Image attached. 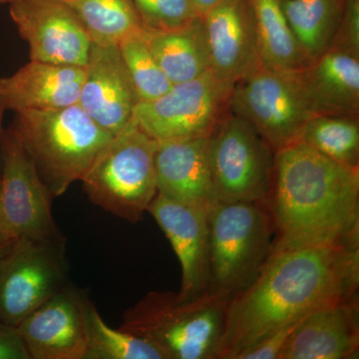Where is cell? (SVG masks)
Returning <instances> with one entry per match:
<instances>
[{
    "label": "cell",
    "instance_id": "6da1fadb",
    "mask_svg": "<svg viewBox=\"0 0 359 359\" xmlns=\"http://www.w3.org/2000/svg\"><path fill=\"white\" fill-rule=\"evenodd\" d=\"M358 259V243L273 252L255 282L229 302L219 359H235L314 309L356 294Z\"/></svg>",
    "mask_w": 359,
    "mask_h": 359
},
{
    "label": "cell",
    "instance_id": "7a4b0ae2",
    "mask_svg": "<svg viewBox=\"0 0 359 359\" xmlns=\"http://www.w3.org/2000/svg\"><path fill=\"white\" fill-rule=\"evenodd\" d=\"M266 205L275 226L273 252L358 243L359 169L301 141L275 153Z\"/></svg>",
    "mask_w": 359,
    "mask_h": 359
},
{
    "label": "cell",
    "instance_id": "3957f363",
    "mask_svg": "<svg viewBox=\"0 0 359 359\" xmlns=\"http://www.w3.org/2000/svg\"><path fill=\"white\" fill-rule=\"evenodd\" d=\"M228 304L211 292L182 299L150 292L125 311L119 328L148 340L166 359H219Z\"/></svg>",
    "mask_w": 359,
    "mask_h": 359
},
{
    "label": "cell",
    "instance_id": "277c9868",
    "mask_svg": "<svg viewBox=\"0 0 359 359\" xmlns=\"http://www.w3.org/2000/svg\"><path fill=\"white\" fill-rule=\"evenodd\" d=\"M13 125L52 199L82 181L113 137L78 103L61 109L20 111Z\"/></svg>",
    "mask_w": 359,
    "mask_h": 359
},
{
    "label": "cell",
    "instance_id": "5b68a950",
    "mask_svg": "<svg viewBox=\"0 0 359 359\" xmlns=\"http://www.w3.org/2000/svg\"><path fill=\"white\" fill-rule=\"evenodd\" d=\"M209 292L230 302L273 254L276 231L263 203L217 202L209 210Z\"/></svg>",
    "mask_w": 359,
    "mask_h": 359
},
{
    "label": "cell",
    "instance_id": "8992f818",
    "mask_svg": "<svg viewBox=\"0 0 359 359\" xmlns=\"http://www.w3.org/2000/svg\"><path fill=\"white\" fill-rule=\"evenodd\" d=\"M157 147L158 142L132 117L82 179L92 204L129 223L142 221L158 193Z\"/></svg>",
    "mask_w": 359,
    "mask_h": 359
},
{
    "label": "cell",
    "instance_id": "52a82bcc",
    "mask_svg": "<svg viewBox=\"0 0 359 359\" xmlns=\"http://www.w3.org/2000/svg\"><path fill=\"white\" fill-rule=\"evenodd\" d=\"M230 106L275 152L299 141L304 125L313 116L297 71L262 63L233 84Z\"/></svg>",
    "mask_w": 359,
    "mask_h": 359
},
{
    "label": "cell",
    "instance_id": "ba28073f",
    "mask_svg": "<svg viewBox=\"0 0 359 359\" xmlns=\"http://www.w3.org/2000/svg\"><path fill=\"white\" fill-rule=\"evenodd\" d=\"M233 88L209 69L155 100L137 104L133 119L157 142L211 136L230 112Z\"/></svg>",
    "mask_w": 359,
    "mask_h": 359
},
{
    "label": "cell",
    "instance_id": "9c48e42d",
    "mask_svg": "<svg viewBox=\"0 0 359 359\" xmlns=\"http://www.w3.org/2000/svg\"><path fill=\"white\" fill-rule=\"evenodd\" d=\"M210 139L217 202L266 204L276 153L268 142L231 110Z\"/></svg>",
    "mask_w": 359,
    "mask_h": 359
},
{
    "label": "cell",
    "instance_id": "30bf717a",
    "mask_svg": "<svg viewBox=\"0 0 359 359\" xmlns=\"http://www.w3.org/2000/svg\"><path fill=\"white\" fill-rule=\"evenodd\" d=\"M0 231L11 240L66 242L52 216V198L14 125L0 146Z\"/></svg>",
    "mask_w": 359,
    "mask_h": 359
},
{
    "label": "cell",
    "instance_id": "8fae6325",
    "mask_svg": "<svg viewBox=\"0 0 359 359\" xmlns=\"http://www.w3.org/2000/svg\"><path fill=\"white\" fill-rule=\"evenodd\" d=\"M66 242L18 238L0 256V321L16 327L68 283Z\"/></svg>",
    "mask_w": 359,
    "mask_h": 359
},
{
    "label": "cell",
    "instance_id": "7c38bea8",
    "mask_svg": "<svg viewBox=\"0 0 359 359\" xmlns=\"http://www.w3.org/2000/svg\"><path fill=\"white\" fill-rule=\"evenodd\" d=\"M9 14L29 45L30 60L80 66L92 42L77 16L61 0H13Z\"/></svg>",
    "mask_w": 359,
    "mask_h": 359
},
{
    "label": "cell",
    "instance_id": "4fadbf2b",
    "mask_svg": "<svg viewBox=\"0 0 359 359\" xmlns=\"http://www.w3.org/2000/svg\"><path fill=\"white\" fill-rule=\"evenodd\" d=\"M87 295L69 283L16 327L30 359H84Z\"/></svg>",
    "mask_w": 359,
    "mask_h": 359
},
{
    "label": "cell",
    "instance_id": "5bb4252c",
    "mask_svg": "<svg viewBox=\"0 0 359 359\" xmlns=\"http://www.w3.org/2000/svg\"><path fill=\"white\" fill-rule=\"evenodd\" d=\"M78 104L101 128L119 133L133 117L136 93L117 45L92 43Z\"/></svg>",
    "mask_w": 359,
    "mask_h": 359
},
{
    "label": "cell",
    "instance_id": "9a60e30c",
    "mask_svg": "<svg viewBox=\"0 0 359 359\" xmlns=\"http://www.w3.org/2000/svg\"><path fill=\"white\" fill-rule=\"evenodd\" d=\"M148 212L164 231L182 269V299L209 292V210L181 204L157 193Z\"/></svg>",
    "mask_w": 359,
    "mask_h": 359
},
{
    "label": "cell",
    "instance_id": "2e32d148",
    "mask_svg": "<svg viewBox=\"0 0 359 359\" xmlns=\"http://www.w3.org/2000/svg\"><path fill=\"white\" fill-rule=\"evenodd\" d=\"M358 308L354 294L314 309L295 327L278 359L358 358Z\"/></svg>",
    "mask_w": 359,
    "mask_h": 359
},
{
    "label": "cell",
    "instance_id": "e0dca14e",
    "mask_svg": "<svg viewBox=\"0 0 359 359\" xmlns=\"http://www.w3.org/2000/svg\"><path fill=\"white\" fill-rule=\"evenodd\" d=\"M202 20L217 76L235 84L261 65L249 0H222Z\"/></svg>",
    "mask_w": 359,
    "mask_h": 359
},
{
    "label": "cell",
    "instance_id": "ac0fdd59",
    "mask_svg": "<svg viewBox=\"0 0 359 359\" xmlns=\"http://www.w3.org/2000/svg\"><path fill=\"white\" fill-rule=\"evenodd\" d=\"M210 137L158 142V194L181 204L210 210L216 204Z\"/></svg>",
    "mask_w": 359,
    "mask_h": 359
},
{
    "label": "cell",
    "instance_id": "d6986e66",
    "mask_svg": "<svg viewBox=\"0 0 359 359\" xmlns=\"http://www.w3.org/2000/svg\"><path fill=\"white\" fill-rule=\"evenodd\" d=\"M297 74L313 115L359 117V55L330 47Z\"/></svg>",
    "mask_w": 359,
    "mask_h": 359
},
{
    "label": "cell",
    "instance_id": "ffe728a7",
    "mask_svg": "<svg viewBox=\"0 0 359 359\" xmlns=\"http://www.w3.org/2000/svg\"><path fill=\"white\" fill-rule=\"evenodd\" d=\"M85 67L30 60L11 76L0 78L6 110H54L78 103Z\"/></svg>",
    "mask_w": 359,
    "mask_h": 359
},
{
    "label": "cell",
    "instance_id": "44dd1931",
    "mask_svg": "<svg viewBox=\"0 0 359 359\" xmlns=\"http://www.w3.org/2000/svg\"><path fill=\"white\" fill-rule=\"evenodd\" d=\"M144 37L172 84L183 83L211 69L209 47L202 18L168 32H149Z\"/></svg>",
    "mask_w": 359,
    "mask_h": 359
},
{
    "label": "cell",
    "instance_id": "7402d4cb",
    "mask_svg": "<svg viewBox=\"0 0 359 359\" xmlns=\"http://www.w3.org/2000/svg\"><path fill=\"white\" fill-rule=\"evenodd\" d=\"M262 65L297 71L308 65L290 29L280 0H249Z\"/></svg>",
    "mask_w": 359,
    "mask_h": 359
},
{
    "label": "cell",
    "instance_id": "603a6c76",
    "mask_svg": "<svg viewBox=\"0 0 359 359\" xmlns=\"http://www.w3.org/2000/svg\"><path fill=\"white\" fill-rule=\"evenodd\" d=\"M346 0H280L295 39L308 61L332 46Z\"/></svg>",
    "mask_w": 359,
    "mask_h": 359
},
{
    "label": "cell",
    "instance_id": "cb8c5ba5",
    "mask_svg": "<svg viewBox=\"0 0 359 359\" xmlns=\"http://www.w3.org/2000/svg\"><path fill=\"white\" fill-rule=\"evenodd\" d=\"M75 13L92 43L119 45L144 32L132 0H61Z\"/></svg>",
    "mask_w": 359,
    "mask_h": 359
},
{
    "label": "cell",
    "instance_id": "d4e9b609",
    "mask_svg": "<svg viewBox=\"0 0 359 359\" xmlns=\"http://www.w3.org/2000/svg\"><path fill=\"white\" fill-rule=\"evenodd\" d=\"M299 141L353 169H359V119L347 116L313 115Z\"/></svg>",
    "mask_w": 359,
    "mask_h": 359
},
{
    "label": "cell",
    "instance_id": "484cf974",
    "mask_svg": "<svg viewBox=\"0 0 359 359\" xmlns=\"http://www.w3.org/2000/svg\"><path fill=\"white\" fill-rule=\"evenodd\" d=\"M87 349L84 359H166L148 340L104 321L93 302L87 301Z\"/></svg>",
    "mask_w": 359,
    "mask_h": 359
},
{
    "label": "cell",
    "instance_id": "4316f807",
    "mask_svg": "<svg viewBox=\"0 0 359 359\" xmlns=\"http://www.w3.org/2000/svg\"><path fill=\"white\" fill-rule=\"evenodd\" d=\"M143 32L118 45L138 103L155 100L173 86L153 55Z\"/></svg>",
    "mask_w": 359,
    "mask_h": 359
},
{
    "label": "cell",
    "instance_id": "83f0119b",
    "mask_svg": "<svg viewBox=\"0 0 359 359\" xmlns=\"http://www.w3.org/2000/svg\"><path fill=\"white\" fill-rule=\"evenodd\" d=\"M149 32L179 29L202 18L193 0H132Z\"/></svg>",
    "mask_w": 359,
    "mask_h": 359
},
{
    "label": "cell",
    "instance_id": "f1b7e54d",
    "mask_svg": "<svg viewBox=\"0 0 359 359\" xmlns=\"http://www.w3.org/2000/svg\"><path fill=\"white\" fill-rule=\"evenodd\" d=\"M359 55V0H346L332 46Z\"/></svg>",
    "mask_w": 359,
    "mask_h": 359
},
{
    "label": "cell",
    "instance_id": "f546056e",
    "mask_svg": "<svg viewBox=\"0 0 359 359\" xmlns=\"http://www.w3.org/2000/svg\"><path fill=\"white\" fill-rule=\"evenodd\" d=\"M294 325L280 328L278 332L269 334L264 339L259 340L257 344H252L249 348L245 349L238 353L235 359H278L282 353L283 347L287 344V339L294 332Z\"/></svg>",
    "mask_w": 359,
    "mask_h": 359
},
{
    "label": "cell",
    "instance_id": "4dcf8cb0",
    "mask_svg": "<svg viewBox=\"0 0 359 359\" xmlns=\"http://www.w3.org/2000/svg\"><path fill=\"white\" fill-rule=\"evenodd\" d=\"M0 359H30L16 327L0 321Z\"/></svg>",
    "mask_w": 359,
    "mask_h": 359
},
{
    "label": "cell",
    "instance_id": "1f68e13d",
    "mask_svg": "<svg viewBox=\"0 0 359 359\" xmlns=\"http://www.w3.org/2000/svg\"><path fill=\"white\" fill-rule=\"evenodd\" d=\"M221 1L222 0H193L194 4L197 6L198 11H199L201 16Z\"/></svg>",
    "mask_w": 359,
    "mask_h": 359
},
{
    "label": "cell",
    "instance_id": "d6a6232c",
    "mask_svg": "<svg viewBox=\"0 0 359 359\" xmlns=\"http://www.w3.org/2000/svg\"><path fill=\"white\" fill-rule=\"evenodd\" d=\"M13 242L14 241L7 238L6 236L0 231V255L4 254L7 250V248L13 244Z\"/></svg>",
    "mask_w": 359,
    "mask_h": 359
},
{
    "label": "cell",
    "instance_id": "836d02e7",
    "mask_svg": "<svg viewBox=\"0 0 359 359\" xmlns=\"http://www.w3.org/2000/svg\"><path fill=\"white\" fill-rule=\"evenodd\" d=\"M6 110L4 106V98H2L1 93H0V146H1V136H2V117H4V112ZM0 166H1V157H0Z\"/></svg>",
    "mask_w": 359,
    "mask_h": 359
},
{
    "label": "cell",
    "instance_id": "e575fe53",
    "mask_svg": "<svg viewBox=\"0 0 359 359\" xmlns=\"http://www.w3.org/2000/svg\"><path fill=\"white\" fill-rule=\"evenodd\" d=\"M11 1H13V0H0V4H9Z\"/></svg>",
    "mask_w": 359,
    "mask_h": 359
},
{
    "label": "cell",
    "instance_id": "d590c367",
    "mask_svg": "<svg viewBox=\"0 0 359 359\" xmlns=\"http://www.w3.org/2000/svg\"><path fill=\"white\" fill-rule=\"evenodd\" d=\"M7 249H8V248H7ZM2 255V254H1ZM1 255H0V256H1Z\"/></svg>",
    "mask_w": 359,
    "mask_h": 359
}]
</instances>
